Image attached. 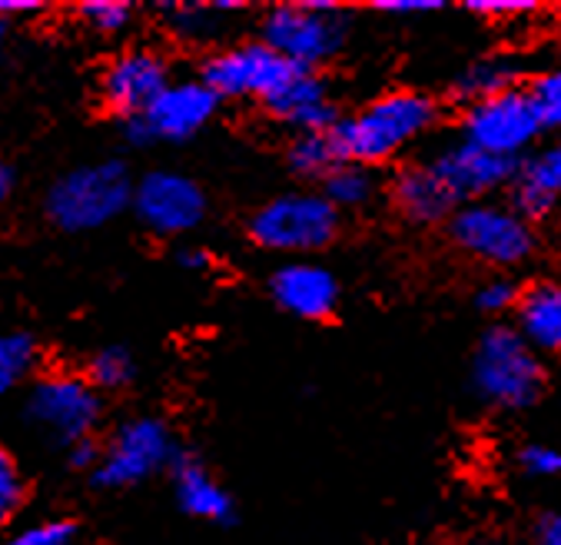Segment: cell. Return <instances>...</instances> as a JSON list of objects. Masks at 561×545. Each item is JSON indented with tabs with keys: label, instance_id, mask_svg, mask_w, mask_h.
<instances>
[{
	"label": "cell",
	"instance_id": "33",
	"mask_svg": "<svg viewBox=\"0 0 561 545\" xmlns=\"http://www.w3.org/2000/svg\"><path fill=\"white\" fill-rule=\"evenodd\" d=\"M469 11L485 18H508V14H531L535 4L531 0H472Z\"/></svg>",
	"mask_w": 561,
	"mask_h": 545
},
{
	"label": "cell",
	"instance_id": "37",
	"mask_svg": "<svg viewBox=\"0 0 561 545\" xmlns=\"http://www.w3.org/2000/svg\"><path fill=\"white\" fill-rule=\"evenodd\" d=\"M535 538H538V545H561V512L541 515L538 529H535Z\"/></svg>",
	"mask_w": 561,
	"mask_h": 545
},
{
	"label": "cell",
	"instance_id": "17",
	"mask_svg": "<svg viewBox=\"0 0 561 545\" xmlns=\"http://www.w3.org/2000/svg\"><path fill=\"white\" fill-rule=\"evenodd\" d=\"M392 200L399 213L412 224H438V220H453L459 209L456 190L445 183V177L435 170V163H412L405 167L396 183H392Z\"/></svg>",
	"mask_w": 561,
	"mask_h": 545
},
{
	"label": "cell",
	"instance_id": "5",
	"mask_svg": "<svg viewBox=\"0 0 561 545\" xmlns=\"http://www.w3.org/2000/svg\"><path fill=\"white\" fill-rule=\"evenodd\" d=\"M335 230H340V209L322 193H283L263 203L250 220V237L273 253L322 250Z\"/></svg>",
	"mask_w": 561,
	"mask_h": 545
},
{
	"label": "cell",
	"instance_id": "12",
	"mask_svg": "<svg viewBox=\"0 0 561 545\" xmlns=\"http://www.w3.org/2000/svg\"><path fill=\"white\" fill-rule=\"evenodd\" d=\"M170 87V67L157 50L137 47L121 54L114 64L103 70L100 80V96L110 114H117L121 121L144 117L153 100Z\"/></svg>",
	"mask_w": 561,
	"mask_h": 545
},
{
	"label": "cell",
	"instance_id": "29",
	"mask_svg": "<svg viewBox=\"0 0 561 545\" xmlns=\"http://www.w3.org/2000/svg\"><path fill=\"white\" fill-rule=\"evenodd\" d=\"M24 502V479L14 466V459L0 450V525H8Z\"/></svg>",
	"mask_w": 561,
	"mask_h": 545
},
{
	"label": "cell",
	"instance_id": "11",
	"mask_svg": "<svg viewBox=\"0 0 561 545\" xmlns=\"http://www.w3.org/2000/svg\"><path fill=\"white\" fill-rule=\"evenodd\" d=\"M27 412L54 440L73 446L93 432L100 419V396L87 379L70 373H54L31 389Z\"/></svg>",
	"mask_w": 561,
	"mask_h": 545
},
{
	"label": "cell",
	"instance_id": "24",
	"mask_svg": "<svg viewBox=\"0 0 561 545\" xmlns=\"http://www.w3.org/2000/svg\"><path fill=\"white\" fill-rule=\"evenodd\" d=\"M134 376H137V363H134V356L124 347H103L87 363V383L96 393L100 389H106V393L124 389L127 383H134Z\"/></svg>",
	"mask_w": 561,
	"mask_h": 545
},
{
	"label": "cell",
	"instance_id": "2",
	"mask_svg": "<svg viewBox=\"0 0 561 545\" xmlns=\"http://www.w3.org/2000/svg\"><path fill=\"white\" fill-rule=\"evenodd\" d=\"M137 183L121 160L83 163L64 173L47 193V216L67 234H90L134 206Z\"/></svg>",
	"mask_w": 561,
	"mask_h": 545
},
{
	"label": "cell",
	"instance_id": "34",
	"mask_svg": "<svg viewBox=\"0 0 561 545\" xmlns=\"http://www.w3.org/2000/svg\"><path fill=\"white\" fill-rule=\"evenodd\" d=\"M376 11L392 18H415V14H435L442 11V4L438 0H382V4H376Z\"/></svg>",
	"mask_w": 561,
	"mask_h": 545
},
{
	"label": "cell",
	"instance_id": "14",
	"mask_svg": "<svg viewBox=\"0 0 561 545\" xmlns=\"http://www.w3.org/2000/svg\"><path fill=\"white\" fill-rule=\"evenodd\" d=\"M263 106L276 121L296 127L299 134H325L340 124L322 77L306 67H296L293 77Z\"/></svg>",
	"mask_w": 561,
	"mask_h": 545
},
{
	"label": "cell",
	"instance_id": "6",
	"mask_svg": "<svg viewBox=\"0 0 561 545\" xmlns=\"http://www.w3.org/2000/svg\"><path fill=\"white\" fill-rule=\"evenodd\" d=\"M456 247L482 263L495 266H515L535 250V237L525 216L515 213V206L499 203H466L448 220Z\"/></svg>",
	"mask_w": 561,
	"mask_h": 545
},
{
	"label": "cell",
	"instance_id": "1",
	"mask_svg": "<svg viewBox=\"0 0 561 545\" xmlns=\"http://www.w3.org/2000/svg\"><path fill=\"white\" fill-rule=\"evenodd\" d=\"M435 124V103L425 93L396 90L373 100L356 117L340 121L329 137L343 163L373 167L392 160Z\"/></svg>",
	"mask_w": 561,
	"mask_h": 545
},
{
	"label": "cell",
	"instance_id": "9",
	"mask_svg": "<svg viewBox=\"0 0 561 545\" xmlns=\"http://www.w3.org/2000/svg\"><path fill=\"white\" fill-rule=\"evenodd\" d=\"M296 64L279 57L270 44H237L227 50H216L203 64V83L222 100V96H253L270 100L289 77Z\"/></svg>",
	"mask_w": 561,
	"mask_h": 545
},
{
	"label": "cell",
	"instance_id": "7",
	"mask_svg": "<svg viewBox=\"0 0 561 545\" xmlns=\"http://www.w3.org/2000/svg\"><path fill=\"white\" fill-rule=\"evenodd\" d=\"M545 130L531 90H505L472 103L462 117V140L495 157L515 160Z\"/></svg>",
	"mask_w": 561,
	"mask_h": 545
},
{
	"label": "cell",
	"instance_id": "23",
	"mask_svg": "<svg viewBox=\"0 0 561 545\" xmlns=\"http://www.w3.org/2000/svg\"><path fill=\"white\" fill-rule=\"evenodd\" d=\"M512 80H515V67L512 64H505V60H482V64H476L472 70H466L459 77L456 93L466 103H479V100H489L495 93L512 90Z\"/></svg>",
	"mask_w": 561,
	"mask_h": 545
},
{
	"label": "cell",
	"instance_id": "22",
	"mask_svg": "<svg viewBox=\"0 0 561 545\" xmlns=\"http://www.w3.org/2000/svg\"><path fill=\"white\" fill-rule=\"evenodd\" d=\"M340 154H335V144L325 134H299L293 150H289V167L302 177H329L335 167H340Z\"/></svg>",
	"mask_w": 561,
	"mask_h": 545
},
{
	"label": "cell",
	"instance_id": "40",
	"mask_svg": "<svg viewBox=\"0 0 561 545\" xmlns=\"http://www.w3.org/2000/svg\"><path fill=\"white\" fill-rule=\"evenodd\" d=\"M8 24H11V21H8L4 14H0V50H4V41H8Z\"/></svg>",
	"mask_w": 561,
	"mask_h": 545
},
{
	"label": "cell",
	"instance_id": "16",
	"mask_svg": "<svg viewBox=\"0 0 561 545\" xmlns=\"http://www.w3.org/2000/svg\"><path fill=\"white\" fill-rule=\"evenodd\" d=\"M276 303L299 319H325L340 303V283L325 266L316 263H286L273 273L270 283Z\"/></svg>",
	"mask_w": 561,
	"mask_h": 545
},
{
	"label": "cell",
	"instance_id": "39",
	"mask_svg": "<svg viewBox=\"0 0 561 545\" xmlns=\"http://www.w3.org/2000/svg\"><path fill=\"white\" fill-rule=\"evenodd\" d=\"M11 190H14V170L8 160H0V203L11 196Z\"/></svg>",
	"mask_w": 561,
	"mask_h": 545
},
{
	"label": "cell",
	"instance_id": "18",
	"mask_svg": "<svg viewBox=\"0 0 561 545\" xmlns=\"http://www.w3.org/2000/svg\"><path fill=\"white\" fill-rule=\"evenodd\" d=\"M173 469V492H176V502L186 515L193 519H206V522H230L233 519V499L230 492L222 489L209 469L186 456V453H176V459L170 463Z\"/></svg>",
	"mask_w": 561,
	"mask_h": 545
},
{
	"label": "cell",
	"instance_id": "31",
	"mask_svg": "<svg viewBox=\"0 0 561 545\" xmlns=\"http://www.w3.org/2000/svg\"><path fill=\"white\" fill-rule=\"evenodd\" d=\"M518 466H522L528 476H538V479L561 476V446H551V443H528V446H522V453H518Z\"/></svg>",
	"mask_w": 561,
	"mask_h": 545
},
{
	"label": "cell",
	"instance_id": "21",
	"mask_svg": "<svg viewBox=\"0 0 561 545\" xmlns=\"http://www.w3.org/2000/svg\"><path fill=\"white\" fill-rule=\"evenodd\" d=\"M376 190V180L369 177L366 167L356 163H340L325 180H322V196L340 209V206H363Z\"/></svg>",
	"mask_w": 561,
	"mask_h": 545
},
{
	"label": "cell",
	"instance_id": "36",
	"mask_svg": "<svg viewBox=\"0 0 561 545\" xmlns=\"http://www.w3.org/2000/svg\"><path fill=\"white\" fill-rule=\"evenodd\" d=\"M535 163L541 167V173L551 180V186L561 193V140L554 144V147H548L541 157H535Z\"/></svg>",
	"mask_w": 561,
	"mask_h": 545
},
{
	"label": "cell",
	"instance_id": "4",
	"mask_svg": "<svg viewBox=\"0 0 561 545\" xmlns=\"http://www.w3.org/2000/svg\"><path fill=\"white\" fill-rule=\"evenodd\" d=\"M476 393L499 409H525L541 396L545 370L538 353L522 340L518 330L495 326L489 330L472 360Z\"/></svg>",
	"mask_w": 561,
	"mask_h": 545
},
{
	"label": "cell",
	"instance_id": "30",
	"mask_svg": "<svg viewBox=\"0 0 561 545\" xmlns=\"http://www.w3.org/2000/svg\"><path fill=\"white\" fill-rule=\"evenodd\" d=\"M73 532H77L73 522H67V519H47V522H34V525L21 529L4 545H67L73 538Z\"/></svg>",
	"mask_w": 561,
	"mask_h": 545
},
{
	"label": "cell",
	"instance_id": "19",
	"mask_svg": "<svg viewBox=\"0 0 561 545\" xmlns=\"http://www.w3.org/2000/svg\"><path fill=\"white\" fill-rule=\"evenodd\" d=\"M518 333L535 353H561V283H535L522 293Z\"/></svg>",
	"mask_w": 561,
	"mask_h": 545
},
{
	"label": "cell",
	"instance_id": "8",
	"mask_svg": "<svg viewBox=\"0 0 561 545\" xmlns=\"http://www.w3.org/2000/svg\"><path fill=\"white\" fill-rule=\"evenodd\" d=\"M173 459H176V450L170 440V429L153 416H137L124 422L114 432V440L103 446V459L93 479L96 486H106V489H124V486H137L150 479Z\"/></svg>",
	"mask_w": 561,
	"mask_h": 545
},
{
	"label": "cell",
	"instance_id": "27",
	"mask_svg": "<svg viewBox=\"0 0 561 545\" xmlns=\"http://www.w3.org/2000/svg\"><path fill=\"white\" fill-rule=\"evenodd\" d=\"M80 21L90 27V31H100V34H121L130 18H134V8L124 4V0H87V4L77 8Z\"/></svg>",
	"mask_w": 561,
	"mask_h": 545
},
{
	"label": "cell",
	"instance_id": "15",
	"mask_svg": "<svg viewBox=\"0 0 561 545\" xmlns=\"http://www.w3.org/2000/svg\"><path fill=\"white\" fill-rule=\"evenodd\" d=\"M435 170L445 177V183L456 190L459 200H469V196H485L505 183L515 180V160H505V157H495L489 150H479L472 144H453L445 147L435 160Z\"/></svg>",
	"mask_w": 561,
	"mask_h": 545
},
{
	"label": "cell",
	"instance_id": "3",
	"mask_svg": "<svg viewBox=\"0 0 561 545\" xmlns=\"http://www.w3.org/2000/svg\"><path fill=\"white\" fill-rule=\"evenodd\" d=\"M350 18L329 0H302V4H276L263 18V44L296 67L316 70L343 50Z\"/></svg>",
	"mask_w": 561,
	"mask_h": 545
},
{
	"label": "cell",
	"instance_id": "28",
	"mask_svg": "<svg viewBox=\"0 0 561 545\" xmlns=\"http://www.w3.org/2000/svg\"><path fill=\"white\" fill-rule=\"evenodd\" d=\"M531 100L538 106V117L548 130H561V67L538 77L531 87Z\"/></svg>",
	"mask_w": 561,
	"mask_h": 545
},
{
	"label": "cell",
	"instance_id": "13",
	"mask_svg": "<svg viewBox=\"0 0 561 545\" xmlns=\"http://www.w3.org/2000/svg\"><path fill=\"white\" fill-rule=\"evenodd\" d=\"M216 106H219V96L203 80H180V83H170L153 100V106L144 114V124L153 140L180 144V140L196 137L213 121Z\"/></svg>",
	"mask_w": 561,
	"mask_h": 545
},
{
	"label": "cell",
	"instance_id": "38",
	"mask_svg": "<svg viewBox=\"0 0 561 545\" xmlns=\"http://www.w3.org/2000/svg\"><path fill=\"white\" fill-rule=\"evenodd\" d=\"M176 263L186 266V270H206V266L213 263V257H209V250H203V247H186V250L176 253Z\"/></svg>",
	"mask_w": 561,
	"mask_h": 545
},
{
	"label": "cell",
	"instance_id": "26",
	"mask_svg": "<svg viewBox=\"0 0 561 545\" xmlns=\"http://www.w3.org/2000/svg\"><path fill=\"white\" fill-rule=\"evenodd\" d=\"M37 347L24 333H0V396L11 393L34 366Z\"/></svg>",
	"mask_w": 561,
	"mask_h": 545
},
{
	"label": "cell",
	"instance_id": "20",
	"mask_svg": "<svg viewBox=\"0 0 561 545\" xmlns=\"http://www.w3.org/2000/svg\"><path fill=\"white\" fill-rule=\"evenodd\" d=\"M558 196L561 193L551 186V180L541 173V167L535 160L515 170L512 200H515V213L525 216V220H541V216H548L551 206L558 203Z\"/></svg>",
	"mask_w": 561,
	"mask_h": 545
},
{
	"label": "cell",
	"instance_id": "32",
	"mask_svg": "<svg viewBox=\"0 0 561 545\" xmlns=\"http://www.w3.org/2000/svg\"><path fill=\"white\" fill-rule=\"evenodd\" d=\"M476 299H479V306H482L485 313H508V309L518 306L522 293H518L515 283H508V280H492V283H485V286L479 289Z\"/></svg>",
	"mask_w": 561,
	"mask_h": 545
},
{
	"label": "cell",
	"instance_id": "35",
	"mask_svg": "<svg viewBox=\"0 0 561 545\" xmlns=\"http://www.w3.org/2000/svg\"><path fill=\"white\" fill-rule=\"evenodd\" d=\"M67 459H70L73 469H93V473H96V466H100V459H103V450L87 435V440H80V443L70 446Z\"/></svg>",
	"mask_w": 561,
	"mask_h": 545
},
{
	"label": "cell",
	"instance_id": "25",
	"mask_svg": "<svg viewBox=\"0 0 561 545\" xmlns=\"http://www.w3.org/2000/svg\"><path fill=\"white\" fill-rule=\"evenodd\" d=\"M170 11V27L183 41H206L216 34L219 21L216 14L240 11V4H183V8H167Z\"/></svg>",
	"mask_w": 561,
	"mask_h": 545
},
{
	"label": "cell",
	"instance_id": "10",
	"mask_svg": "<svg viewBox=\"0 0 561 545\" xmlns=\"http://www.w3.org/2000/svg\"><path fill=\"white\" fill-rule=\"evenodd\" d=\"M134 213L140 224L160 237H183L193 234L206 216V193L196 180L173 173V170H153L147 173L134 190Z\"/></svg>",
	"mask_w": 561,
	"mask_h": 545
}]
</instances>
